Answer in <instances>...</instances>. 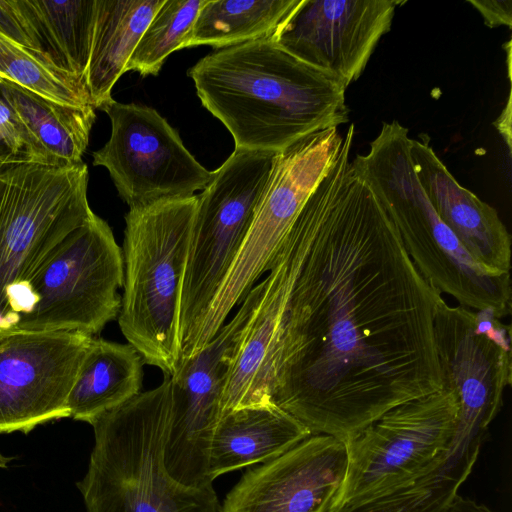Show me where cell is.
I'll list each match as a JSON object with an SVG mask.
<instances>
[{
  "label": "cell",
  "instance_id": "cell-1",
  "mask_svg": "<svg viewBox=\"0 0 512 512\" xmlns=\"http://www.w3.org/2000/svg\"><path fill=\"white\" fill-rule=\"evenodd\" d=\"M351 124L283 238L261 308L275 323L271 401L312 435L345 441L444 387L434 321L443 300L350 160Z\"/></svg>",
  "mask_w": 512,
  "mask_h": 512
},
{
  "label": "cell",
  "instance_id": "cell-30",
  "mask_svg": "<svg viewBox=\"0 0 512 512\" xmlns=\"http://www.w3.org/2000/svg\"><path fill=\"white\" fill-rule=\"evenodd\" d=\"M502 137L505 139L509 151L511 150V95L509 94L507 105L502 114L494 122Z\"/></svg>",
  "mask_w": 512,
  "mask_h": 512
},
{
  "label": "cell",
  "instance_id": "cell-14",
  "mask_svg": "<svg viewBox=\"0 0 512 512\" xmlns=\"http://www.w3.org/2000/svg\"><path fill=\"white\" fill-rule=\"evenodd\" d=\"M394 0H302L272 38L289 54L347 87L390 30Z\"/></svg>",
  "mask_w": 512,
  "mask_h": 512
},
{
  "label": "cell",
  "instance_id": "cell-15",
  "mask_svg": "<svg viewBox=\"0 0 512 512\" xmlns=\"http://www.w3.org/2000/svg\"><path fill=\"white\" fill-rule=\"evenodd\" d=\"M344 441L310 435L280 456L248 470L221 512H329L345 477Z\"/></svg>",
  "mask_w": 512,
  "mask_h": 512
},
{
  "label": "cell",
  "instance_id": "cell-27",
  "mask_svg": "<svg viewBox=\"0 0 512 512\" xmlns=\"http://www.w3.org/2000/svg\"><path fill=\"white\" fill-rule=\"evenodd\" d=\"M23 155L27 156L19 125L12 110L0 98V160Z\"/></svg>",
  "mask_w": 512,
  "mask_h": 512
},
{
  "label": "cell",
  "instance_id": "cell-4",
  "mask_svg": "<svg viewBox=\"0 0 512 512\" xmlns=\"http://www.w3.org/2000/svg\"><path fill=\"white\" fill-rule=\"evenodd\" d=\"M409 130L397 120L383 122L366 154L351 161L393 221L420 273L460 306L511 313L510 273L479 264L440 220L413 169Z\"/></svg>",
  "mask_w": 512,
  "mask_h": 512
},
{
  "label": "cell",
  "instance_id": "cell-13",
  "mask_svg": "<svg viewBox=\"0 0 512 512\" xmlns=\"http://www.w3.org/2000/svg\"><path fill=\"white\" fill-rule=\"evenodd\" d=\"M93 337L76 331H0V433H28L69 417L68 397Z\"/></svg>",
  "mask_w": 512,
  "mask_h": 512
},
{
  "label": "cell",
  "instance_id": "cell-21",
  "mask_svg": "<svg viewBox=\"0 0 512 512\" xmlns=\"http://www.w3.org/2000/svg\"><path fill=\"white\" fill-rule=\"evenodd\" d=\"M144 361L129 343L93 337L68 397L69 417L91 424L141 392Z\"/></svg>",
  "mask_w": 512,
  "mask_h": 512
},
{
  "label": "cell",
  "instance_id": "cell-3",
  "mask_svg": "<svg viewBox=\"0 0 512 512\" xmlns=\"http://www.w3.org/2000/svg\"><path fill=\"white\" fill-rule=\"evenodd\" d=\"M173 381L140 392L92 423L94 447L77 483L87 512H219L212 484L175 480L164 463Z\"/></svg>",
  "mask_w": 512,
  "mask_h": 512
},
{
  "label": "cell",
  "instance_id": "cell-18",
  "mask_svg": "<svg viewBox=\"0 0 512 512\" xmlns=\"http://www.w3.org/2000/svg\"><path fill=\"white\" fill-rule=\"evenodd\" d=\"M311 432L275 405L246 406L221 414L209 454L208 476H218L285 453Z\"/></svg>",
  "mask_w": 512,
  "mask_h": 512
},
{
  "label": "cell",
  "instance_id": "cell-8",
  "mask_svg": "<svg viewBox=\"0 0 512 512\" xmlns=\"http://www.w3.org/2000/svg\"><path fill=\"white\" fill-rule=\"evenodd\" d=\"M276 155L235 148L197 195L181 289L182 354L194 339L242 246Z\"/></svg>",
  "mask_w": 512,
  "mask_h": 512
},
{
  "label": "cell",
  "instance_id": "cell-33",
  "mask_svg": "<svg viewBox=\"0 0 512 512\" xmlns=\"http://www.w3.org/2000/svg\"><path fill=\"white\" fill-rule=\"evenodd\" d=\"M4 80H5V79H4L2 76H0V84H1Z\"/></svg>",
  "mask_w": 512,
  "mask_h": 512
},
{
  "label": "cell",
  "instance_id": "cell-2",
  "mask_svg": "<svg viewBox=\"0 0 512 512\" xmlns=\"http://www.w3.org/2000/svg\"><path fill=\"white\" fill-rule=\"evenodd\" d=\"M188 75L237 149L278 153L349 120L346 88L271 38L217 49Z\"/></svg>",
  "mask_w": 512,
  "mask_h": 512
},
{
  "label": "cell",
  "instance_id": "cell-28",
  "mask_svg": "<svg viewBox=\"0 0 512 512\" xmlns=\"http://www.w3.org/2000/svg\"><path fill=\"white\" fill-rule=\"evenodd\" d=\"M475 332L484 335L497 346L511 351V328L504 325L490 309L474 311Z\"/></svg>",
  "mask_w": 512,
  "mask_h": 512
},
{
  "label": "cell",
  "instance_id": "cell-12",
  "mask_svg": "<svg viewBox=\"0 0 512 512\" xmlns=\"http://www.w3.org/2000/svg\"><path fill=\"white\" fill-rule=\"evenodd\" d=\"M263 288L264 279L252 288L235 315L199 352L181 359L171 376L173 407L164 463L168 473L184 485L212 484L208 476L209 454L221 416L223 392Z\"/></svg>",
  "mask_w": 512,
  "mask_h": 512
},
{
  "label": "cell",
  "instance_id": "cell-22",
  "mask_svg": "<svg viewBox=\"0 0 512 512\" xmlns=\"http://www.w3.org/2000/svg\"><path fill=\"white\" fill-rule=\"evenodd\" d=\"M42 53L60 70L85 84L96 0H16Z\"/></svg>",
  "mask_w": 512,
  "mask_h": 512
},
{
  "label": "cell",
  "instance_id": "cell-5",
  "mask_svg": "<svg viewBox=\"0 0 512 512\" xmlns=\"http://www.w3.org/2000/svg\"><path fill=\"white\" fill-rule=\"evenodd\" d=\"M197 195L129 209L123 241L122 334L164 377L182 355L180 301Z\"/></svg>",
  "mask_w": 512,
  "mask_h": 512
},
{
  "label": "cell",
  "instance_id": "cell-32",
  "mask_svg": "<svg viewBox=\"0 0 512 512\" xmlns=\"http://www.w3.org/2000/svg\"><path fill=\"white\" fill-rule=\"evenodd\" d=\"M11 458L9 457H6L4 456L1 452H0V469L1 468H6L8 463L10 462Z\"/></svg>",
  "mask_w": 512,
  "mask_h": 512
},
{
  "label": "cell",
  "instance_id": "cell-6",
  "mask_svg": "<svg viewBox=\"0 0 512 512\" xmlns=\"http://www.w3.org/2000/svg\"><path fill=\"white\" fill-rule=\"evenodd\" d=\"M82 162L58 166L28 156L0 160V331L10 329L33 273L92 214Z\"/></svg>",
  "mask_w": 512,
  "mask_h": 512
},
{
  "label": "cell",
  "instance_id": "cell-25",
  "mask_svg": "<svg viewBox=\"0 0 512 512\" xmlns=\"http://www.w3.org/2000/svg\"><path fill=\"white\" fill-rule=\"evenodd\" d=\"M206 0H164L142 34L125 72L157 75L166 58L182 49L196 16Z\"/></svg>",
  "mask_w": 512,
  "mask_h": 512
},
{
  "label": "cell",
  "instance_id": "cell-16",
  "mask_svg": "<svg viewBox=\"0 0 512 512\" xmlns=\"http://www.w3.org/2000/svg\"><path fill=\"white\" fill-rule=\"evenodd\" d=\"M435 341L444 378L459 403V423L488 430L512 383V352L475 332L474 310L450 306L436 311Z\"/></svg>",
  "mask_w": 512,
  "mask_h": 512
},
{
  "label": "cell",
  "instance_id": "cell-29",
  "mask_svg": "<svg viewBox=\"0 0 512 512\" xmlns=\"http://www.w3.org/2000/svg\"><path fill=\"white\" fill-rule=\"evenodd\" d=\"M483 17L485 25L490 28L512 24V1L510 0H468Z\"/></svg>",
  "mask_w": 512,
  "mask_h": 512
},
{
  "label": "cell",
  "instance_id": "cell-20",
  "mask_svg": "<svg viewBox=\"0 0 512 512\" xmlns=\"http://www.w3.org/2000/svg\"><path fill=\"white\" fill-rule=\"evenodd\" d=\"M164 0H96L91 52L85 85L91 105L101 109L112 100L114 84Z\"/></svg>",
  "mask_w": 512,
  "mask_h": 512
},
{
  "label": "cell",
  "instance_id": "cell-19",
  "mask_svg": "<svg viewBox=\"0 0 512 512\" xmlns=\"http://www.w3.org/2000/svg\"><path fill=\"white\" fill-rule=\"evenodd\" d=\"M0 98L12 110L27 156L58 166L82 163L96 115L92 106L53 102L4 80Z\"/></svg>",
  "mask_w": 512,
  "mask_h": 512
},
{
  "label": "cell",
  "instance_id": "cell-11",
  "mask_svg": "<svg viewBox=\"0 0 512 512\" xmlns=\"http://www.w3.org/2000/svg\"><path fill=\"white\" fill-rule=\"evenodd\" d=\"M103 110L111 121L106 144L92 154L105 167L130 209L183 199L212 178L184 146L178 132L156 110L111 100Z\"/></svg>",
  "mask_w": 512,
  "mask_h": 512
},
{
  "label": "cell",
  "instance_id": "cell-26",
  "mask_svg": "<svg viewBox=\"0 0 512 512\" xmlns=\"http://www.w3.org/2000/svg\"><path fill=\"white\" fill-rule=\"evenodd\" d=\"M0 32L19 44L42 53L40 44L16 0H0Z\"/></svg>",
  "mask_w": 512,
  "mask_h": 512
},
{
  "label": "cell",
  "instance_id": "cell-10",
  "mask_svg": "<svg viewBox=\"0 0 512 512\" xmlns=\"http://www.w3.org/2000/svg\"><path fill=\"white\" fill-rule=\"evenodd\" d=\"M342 141L338 128H327L277 153L250 229L205 315L210 325L222 326L269 270L286 233L334 163Z\"/></svg>",
  "mask_w": 512,
  "mask_h": 512
},
{
  "label": "cell",
  "instance_id": "cell-31",
  "mask_svg": "<svg viewBox=\"0 0 512 512\" xmlns=\"http://www.w3.org/2000/svg\"><path fill=\"white\" fill-rule=\"evenodd\" d=\"M447 512H494L487 506L479 504L474 500L460 496H456Z\"/></svg>",
  "mask_w": 512,
  "mask_h": 512
},
{
  "label": "cell",
  "instance_id": "cell-7",
  "mask_svg": "<svg viewBox=\"0 0 512 512\" xmlns=\"http://www.w3.org/2000/svg\"><path fill=\"white\" fill-rule=\"evenodd\" d=\"M123 282L122 249L108 223L93 212L33 273L11 329L95 336L118 317Z\"/></svg>",
  "mask_w": 512,
  "mask_h": 512
},
{
  "label": "cell",
  "instance_id": "cell-23",
  "mask_svg": "<svg viewBox=\"0 0 512 512\" xmlns=\"http://www.w3.org/2000/svg\"><path fill=\"white\" fill-rule=\"evenodd\" d=\"M302 0H206L182 48L216 49L273 38Z\"/></svg>",
  "mask_w": 512,
  "mask_h": 512
},
{
  "label": "cell",
  "instance_id": "cell-17",
  "mask_svg": "<svg viewBox=\"0 0 512 512\" xmlns=\"http://www.w3.org/2000/svg\"><path fill=\"white\" fill-rule=\"evenodd\" d=\"M409 152L418 181L440 220L479 264L510 273L511 235L498 212L457 182L427 134L410 138Z\"/></svg>",
  "mask_w": 512,
  "mask_h": 512
},
{
  "label": "cell",
  "instance_id": "cell-9",
  "mask_svg": "<svg viewBox=\"0 0 512 512\" xmlns=\"http://www.w3.org/2000/svg\"><path fill=\"white\" fill-rule=\"evenodd\" d=\"M458 412L455 393L444 386L394 407L345 440L346 473L332 508L381 494L438 467L448 454Z\"/></svg>",
  "mask_w": 512,
  "mask_h": 512
},
{
  "label": "cell",
  "instance_id": "cell-24",
  "mask_svg": "<svg viewBox=\"0 0 512 512\" xmlns=\"http://www.w3.org/2000/svg\"><path fill=\"white\" fill-rule=\"evenodd\" d=\"M0 76L53 102L92 106L86 85L0 32ZM93 107V106H92Z\"/></svg>",
  "mask_w": 512,
  "mask_h": 512
}]
</instances>
